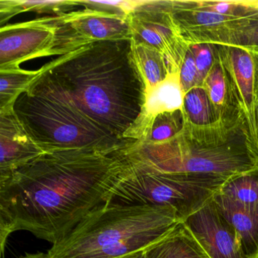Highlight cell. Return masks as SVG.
<instances>
[{"label":"cell","instance_id":"1","mask_svg":"<svg viewBox=\"0 0 258 258\" xmlns=\"http://www.w3.org/2000/svg\"><path fill=\"white\" fill-rule=\"evenodd\" d=\"M124 168L118 154L44 152L0 181L1 258L7 238L25 230L52 244L106 203Z\"/></svg>","mask_w":258,"mask_h":258},{"label":"cell","instance_id":"2","mask_svg":"<svg viewBox=\"0 0 258 258\" xmlns=\"http://www.w3.org/2000/svg\"><path fill=\"white\" fill-rule=\"evenodd\" d=\"M131 38L86 45L43 66L71 103L123 150L146 132V87Z\"/></svg>","mask_w":258,"mask_h":258},{"label":"cell","instance_id":"3","mask_svg":"<svg viewBox=\"0 0 258 258\" xmlns=\"http://www.w3.org/2000/svg\"><path fill=\"white\" fill-rule=\"evenodd\" d=\"M182 223L169 207L105 203L48 250L50 258H119L146 250Z\"/></svg>","mask_w":258,"mask_h":258},{"label":"cell","instance_id":"4","mask_svg":"<svg viewBox=\"0 0 258 258\" xmlns=\"http://www.w3.org/2000/svg\"><path fill=\"white\" fill-rule=\"evenodd\" d=\"M40 75L15 101L13 109L43 152L86 150L114 155L122 149L73 106L49 74Z\"/></svg>","mask_w":258,"mask_h":258},{"label":"cell","instance_id":"5","mask_svg":"<svg viewBox=\"0 0 258 258\" xmlns=\"http://www.w3.org/2000/svg\"><path fill=\"white\" fill-rule=\"evenodd\" d=\"M123 162L124 168L106 203L169 207L182 223L209 203L228 179L211 175L149 173Z\"/></svg>","mask_w":258,"mask_h":258},{"label":"cell","instance_id":"6","mask_svg":"<svg viewBox=\"0 0 258 258\" xmlns=\"http://www.w3.org/2000/svg\"><path fill=\"white\" fill-rule=\"evenodd\" d=\"M119 155L130 165L149 173L229 178L258 168L254 160L242 152L223 148L190 147L170 141H139Z\"/></svg>","mask_w":258,"mask_h":258},{"label":"cell","instance_id":"7","mask_svg":"<svg viewBox=\"0 0 258 258\" xmlns=\"http://www.w3.org/2000/svg\"><path fill=\"white\" fill-rule=\"evenodd\" d=\"M64 14L48 16L0 29V71L20 69L24 61L47 55L61 56L90 42L77 34Z\"/></svg>","mask_w":258,"mask_h":258},{"label":"cell","instance_id":"8","mask_svg":"<svg viewBox=\"0 0 258 258\" xmlns=\"http://www.w3.org/2000/svg\"><path fill=\"white\" fill-rule=\"evenodd\" d=\"M183 223L210 258H248L235 229L213 199Z\"/></svg>","mask_w":258,"mask_h":258},{"label":"cell","instance_id":"9","mask_svg":"<svg viewBox=\"0 0 258 258\" xmlns=\"http://www.w3.org/2000/svg\"><path fill=\"white\" fill-rule=\"evenodd\" d=\"M0 181L44 153L34 143L13 108L0 111Z\"/></svg>","mask_w":258,"mask_h":258},{"label":"cell","instance_id":"10","mask_svg":"<svg viewBox=\"0 0 258 258\" xmlns=\"http://www.w3.org/2000/svg\"><path fill=\"white\" fill-rule=\"evenodd\" d=\"M78 2L85 10L66 13L64 20L83 38L90 43L131 38L129 16Z\"/></svg>","mask_w":258,"mask_h":258},{"label":"cell","instance_id":"11","mask_svg":"<svg viewBox=\"0 0 258 258\" xmlns=\"http://www.w3.org/2000/svg\"><path fill=\"white\" fill-rule=\"evenodd\" d=\"M217 209L234 228L248 258H258V206L236 205L217 192L213 199Z\"/></svg>","mask_w":258,"mask_h":258},{"label":"cell","instance_id":"12","mask_svg":"<svg viewBox=\"0 0 258 258\" xmlns=\"http://www.w3.org/2000/svg\"><path fill=\"white\" fill-rule=\"evenodd\" d=\"M146 252L149 258H210L184 223Z\"/></svg>","mask_w":258,"mask_h":258},{"label":"cell","instance_id":"13","mask_svg":"<svg viewBox=\"0 0 258 258\" xmlns=\"http://www.w3.org/2000/svg\"><path fill=\"white\" fill-rule=\"evenodd\" d=\"M182 91L179 80L175 75L167 76L162 82L146 91L144 105L146 133L151 121L158 114L173 112L182 106Z\"/></svg>","mask_w":258,"mask_h":258},{"label":"cell","instance_id":"14","mask_svg":"<svg viewBox=\"0 0 258 258\" xmlns=\"http://www.w3.org/2000/svg\"><path fill=\"white\" fill-rule=\"evenodd\" d=\"M218 192L236 205L258 206V168L228 178Z\"/></svg>","mask_w":258,"mask_h":258},{"label":"cell","instance_id":"15","mask_svg":"<svg viewBox=\"0 0 258 258\" xmlns=\"http://www.w3.org/2000/svg\"><path fill=\"white\" fill-rule=\"evenodd\" d=\"M40 69L27 71L18 69L0 71V111L10 109L22 94L40 75Z\"/></svg>","mask_w":258,"mask_h":258},{"label":"cell","instance_id":"16","mask_svg":"<svg viewBox=\"0 0 258 258\" xmlns=\"http://www.w3.org/2000/svg\"><path fill=\"white\" fill-rule=\"evenodd\" d=\"M133 44V55L144 81L146 91L166 79L165 71L159 51L143 44Z\"/></svg>","mask_w":258,"mask_h":258},{"label":"cell","instance_id":"17","mask_svg":"<svg viewBox=\"0 0 258 258\" xmlns=\"http://www.w3.org/2000/svg\"><path fill=\"white\" fill-rule=\"evenodd\" d=\"M77 5L76 1L64 0H16V1H1V25L13 16L25 12H37L49 13L50 15L64 14L68 9Z\"/></svg>","mask_w":258,"mask_h":258},{"label":"cell","instance_id":"18","mask_svg":"<svg viewBox=\"0 0 258 258\" xmlns=\"http://www.w3.org/2000/svg\"><path fill=\"white\" fill-rule=\"evenodd\" d=\"M232 64L241 94L247 104L253 99V66L250 55L245 51L235 49L232 52Z\"/></svg>","mask_w":258,"mask_h":258},{"label":"cell","instance_id":"19","mask_svg":"<svg viewBox=\"0 0 258 258\" xmlns=\"http://www.w3.org/2000/svg\"><path fill=\"white\" fill-rule=\"evenodd\" d=\"M185 108L190 119L196 124H206L210 121L211 108L208 96L203 89L190 90L185 98Z\"/></svg>","mask_w":258,"mask_h":258},{"label":"cell","instance_id":"20","mask_svg":"<svg viewBox=\"0 0 258 258\" xmlns=\"http://www.w3.org/2000/svg\"><path fill=\"white\" fill-rule=\"evenodd\" d=\"M200 81L199 72L192 54L188 52L180 72V85L182 91H188Z\"/></svg>","mask_w":258,"mask_h":258},{"label":"cell","instance_id":"21","mask_svg":"<svg viewBox=\"0 0 258 258\" xmlns=\"http://www.w3.org/2000/svg\"><path fill=\"white\" fill-rule=\"evenodd\" d=\"M192 52L201 81L208 75L212 64L211 49L205 45H196L193 46Z\"/></svg>","mask_w":258,"mask_h":258},{"label":"cell","instance_id":"22","mask_svg":"<svg viewBox=\"0 0 258 258\" xmlns=\"http://www.w3.org/2000/svg\"><path fill=\"white\" fill-rule=\"evenodd\" d=\"M211 100L216 104H220L224 99L226 85L222 71L216 68L211 72L208 80Z\"/></svg>","mask_w":258,"mask_h":258},{"label":"cell","instance_id":"23","mask_svg":"<svg viewBox=\"0 0 258 258\" xmlns=\"http://www.w3.org/2000/svg\"><path fill=\"white\" fill-rule=\"evenodd\" d=\"M226 20L224 15L214 11H203L198 13L196 21L199 25H217Z\"/></svg>","mask_w":258,"mask_h":258},{"label":"cell","instance_id":"24","mask_svg":"<svg viewBox=\"0 0 258 258\" xmlns=\"http://www.w3.org/2000/svg\"><path fill=\"white\" fill-rule=\"evenodd\" d=\"M229 7H230L229 4L227 3H219V4H216L214 7H212V10L213 11L216 12V13L223 15L229 10Z\"/></svg>","mask_w":258,"mask_h":258},{"label":"cell","instance_id":"25","mask_svg":"<svg viewBox=\"0 0 258 258\" xmlns=\"http://www.w3.org/2000/svg\"><path fill=\"white\" fill-rule=\"evenodd\" d=\"M19 258H50V256H49V253H48L38 252V253H26V254Z\"/></svg>","mask_w":258,"mask_h":258},{"label":"cell","instance_id":"26","mask_svg":"<svg viewBox=\"0 0 258 258\" xmlns=\"http://www.w3.org/2000/svg\"><path fill=\"white\" fill-rule=\"evenodd\" d=\"M119 258H149L146 254V250H141V251L135 252V253H130V254L125 255Z\"/></svg>","mask_w":258,"mask_h":258}]
</instances>
